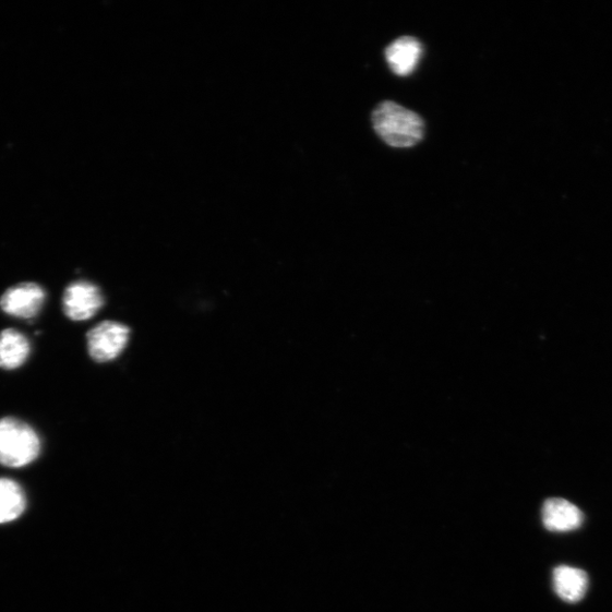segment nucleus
<instances>
[{
    "mask_svg": "<svg viewBox=\"0 0 612 612\" xmlns=\"http://www.w3.org/2000/svg\"><path fill=\"white\" fill-rule=\"evenodd\" d=\"M372 124L375 133L394 148H411L424 136L421 116L393 101L376 106Z\"/></svg>",
    "mask_w": 612,
    "mask_h": 612,
    "instance_id": "1",
    "label": "nucleus"
},
{
    "mask_svg": "<svg viewBox=\"0 0 612 612\" xmlns=\"http://www.w3.org/2000/svg\"><path fill=\"white\" fill-rule=\"evenodd\" d=\"M41 443L37 432L14 418L0 420V464L9 468H23L40 454Z\"/></svg>",
    "mask_w": 612,
    "mask_h": 612,
    "instance_id": "2",
    "label": "nucleus"
},
{
    "mask_svg": "<svg viewBox=\"0 0 612 612\" xmlns=\"http://www.w3.org/2000/svg\"><path fill=\"white\" fill-rule=\"evenodd\" d=\"M130 338V329L120 323L104 322L86 335L91 357L99 363L118 359Z\"/></svg>",
    "mask_w": 612,
    "mask_h": 612,
    "instance_id": "3",
    "label": "nucleus"
},
{
    "mask_svg": "<svg viewBox=\"0 0 612 612\" xmlns=\"http://www.w3.org/2000/svg\"><path fill=\"white\" fill-rule=\"evenodd\" d=\"M105 299L98 286L91 281L72 283L64 291L63 309L73 322H84L96 315L103 308Z\"/></svg>",
    "mask_w": 612,
    "mask_h": 612,
    "instance_id": "4",
    "label": "nucleus"
},
{
    "mask_svg": "<svg viewBox=\"0 0 612 612\" xmlns=\"http://www.w3.org/2000/svg\"><path fill=\"white\" fill-rule=\"evenodd\" d=\"M46 293L36 283H22L9 288L0 298V309L20 319H34L41 311Z\"/></svg>",
    "mask_w": 612,
    "mask_h": 612,
    "instance_id": "5",
    "label": "nucleus"
},
{
    "mask_svg": "<svg viewBox=\"0 0 612 612\" xmlns=\"http://www.w3.org/2000/svg\"><path fill=\"white\" fill-rule=\"evenodd\" d=\"M542 519L545 529L551 532H571L581 526L585 515L574 504L553 499L544 503Z\"/></svg>",
    "mask_w": 612,
    "mask_h": 612,
    "instance_id": "6",
    "label": "nucleus"
},
{
    "mask_svg": "<svg viewBox=\"0 0 612 612\" xmlns=\"http://www.w3.org/2000/svg\"><path fill=\"white\" fill-rule=\"evenodd\" d=\"M385 53L391 70L396 75L407 76L417 70L423 47L415 37H401L391 44Z\"/></svg>",
    "mask_w": 612,
    "mask_h": 612,
    "instance_id": "7",
    "label": "nucleus"
},
{
    "mask_svg": "<svg viewBox=\"0 0 612 612\" xmlns=\"http://www.w3.org/2000/svg\"><path fill=\"white\" fill-rule=\"evenodd\" d=\"M553 588L561 599L572 603L578 602L588 591L589 577L585 571L560 566L553 571Z\"/></svg>",
    "mask_w": 612,
    "mask_h": 612,
    "instance_id": "8",
    "label": "nucleus"
},
{
    "mask_svg": "<svg viewBox=\"0 0 612 612\" xmlns=\"http://www.w3.org/2000/svg\"><path fill=\"white\" fill-rule=\"evenodd\" d=\"M31 341L15 329L0 333V368L15 370L23 365L31 356Z\"/></svg>",
    "mask_w": 612,
    "mask_h": 612,
    "instance_id": "9",
    "label": "nucleus"
},
{
    "mask_svg": "<svg viewBox=\"0 0 612 612\" xmlns=\"http://www.w3.org/2000/svg\"><path fill=\"white\" fill-rule=\"evenodd\" d=\"M25 494L22 488L9 479H0V524L9 523L25 509Z\"/></svg>",
    "mask_w": 612,
    "mask_h": 612,
    "instance_id": "10",
    "label": "nucleus"
}]
</instances>
